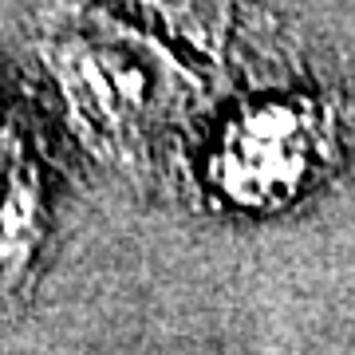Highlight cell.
<instances>
[{
  "label": "cell",
  "instance_id": "obj_4",
  "mask_svg": "<svg viewBox=\"0 0 355 355\" xmlns=\"http://www.w3.org/2000/svg\"><path fill=\"white\" fill-rule=\"evenodd\" d=\"M139 16L142 24L166 32L178 44H190L209 60H225L237 28V0H114Z\"/></svg>",
  "mask_w": 355,
  "mask_h": 355
},
{
  "label": "cell",
  "instance_id": "obj_3",
  "mask_svg": "<svg viewBox=\"0 0 355 355\" xmlns=\"http://www.w3.org/2000/svg\"><path fill=\"white\" fill-rule=\"evenodd\" d=\"M51 237V190L32 130L8 123L0 135V320L36 288Z\"/></svg>",
  "mask_w": 355,
  "mask_h": 355
},
{
  "label": "cell",
  "instance_id": "obj_2",
  "mask_svg": "<svg viewBox=\"0 0 355 355\" xmlns=\"http://www.w3.org/2000/svg\"><path fill=\"white\" fill-rule=\"evenodd\" d=\"M328 146L331 139L316 103H257L221 127L205 178L221 202L237 209H280L320 178Z\"/></svg>",
  "mask_w": 355,
  "mask_h": 355
},
{
  "label": "cell",
  "instance_id": "obj_1",
  "mask_svg": "<svg viewBox=\"0 0 355 355\" xmlns=\"http://www.w3.org/2000/svg\"><path fill=\"white\" fill-rule=\"evenodd\" d=\"M40 60L79 146L119 174H142L182 119L190 83L182 67L103 20H55L40 36Z\"/></svg>",
  "mask_w": 355,
  "mask_h": 355
}]
</instances>
